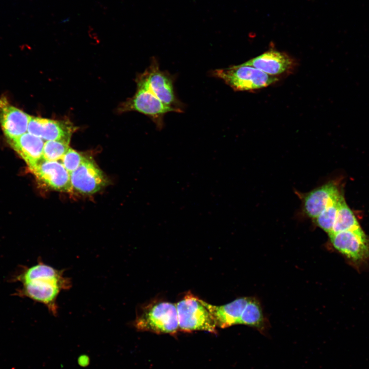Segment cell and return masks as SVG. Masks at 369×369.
<instances>
[{"label": "cell", "instance_id": "cell-8", "mask_svg": "<svg viewBox=\"0 0 369 369\" xmlns=\"http://www.w3.org/2000/svg\"><path fill=\"white\" fill-rule=\"evenodd\" d=\"M70 180L73 189L85 194L97 192L107 183L105 176L94 160L86 157L70 174Z\"/></svg>", "mask_w": 369, "mask_h": 369}, {"label": "cell", "instance_id": "cell-3", "mask_svg": "<svg viewBox=\"0 0 369 369\" xmlns=\"http://www.w3.org/2000/svg\"><path fill=\"white\" fill-rule=\"evenodd\" d=\"M179 330L216 332L217 325L206 301L188 292L176 303Z\"/></svg>", "mask_w": 369, "mask_h": 369}, {"label": "cell", "instance_id": "cell-2", "mask_svg": "<svg viewBox=\"0 0 369 369\" xmlns=\"http://www.w3.org/2000/svg\"><path fill=\"white\" fill-rule=\"evenodd\" d=\"M140 331L173 334L179 331L176 304L154 300L139 309L134 323Z\"/></svg>", "mask_w": 369, "mask_h": 369}, {"label": "cell", "instance_id": "cell-16", "mask_svg": "<svg viewBox=\"0 0 369 369\" xmlns=\"http://www.w3.org/2000/svg\"><path fill=\"white\" fill-rule=\"evenodd\" d=\"M239 324L253 327L260 332H265L266 328V320L257 300L249 298L241 315Z\"/></svg>", "mask_w": 369, "mask_h": 369}, {"label": "cell", "instance_id": "cell-13", "mask_svg": "<svg viewBox=\"0 0 369 369\" xmlns=\"http://www.w3.org/2000/svg\"><path fill=\"white\" fill-rule=\"evenodd\" d=\"M263 72L276 76L286 72L293 66L292 59L286 54L270 50L243 63Z\"/></svg>", "mask_w": 369, "mask_h": 369}, {"label": "cell", "instance_id": "cell-18", "mask_svg": "<svg viewBox=\"0 0 369 369\" xmlns=\"http://www.w3.org/2000/svg\"><path fill=\"white\" fill-rule=\"evenodd\" d=\"M341 195L340 192L335 196L325 209L314 219L317 225L328 234L332 231L337 216L339 200Z\"/></svg>", "mask_w": 369, "mask_h": 369}, {"label": "cell", "instance_id": "cell-4", "mask_svg": "<svg viewBox=\"0 0 369 369\" xmlns=\"http://www.w3.org/2000/svg\"><path fill=\"white\" fill-rule=\"evenodd\" d=\"M214 76L223 80L235 91H250L268 87L278 80L276 76L269 75L244 64L216 69Z\"/></svg>", "mask_w": 369, "mask_h": 369}, {"label": "cell", "instance_id": "cell-10", "mask_svg": "<svg viewBox=\"0 0 369 369\" xmlns=\"http://www.w3.org/2000/svg\"><path fill=\"white\" fill-rule=\"evenodd\" d=\"M40 181L53 190L64 192H72L70 174L58 161L42 160L31 171Z\"/></svg>", "mask_w": 369, "mask_h": 369}, {"label": "cell", "instance_id": "cell-5", "mask_svg": "<svg viewBox=\"0 0 369 369\" xmlns=\"http://www.w3.org/2000/svg\"><path fill=\"white\" fill-rule=\"evenodd\" d=\"M137 90L135 95L121 107L122 111H135L148 116L161 130L163 127L165 115L170 112H179L159 99L147 85L138 78Z\"/></svg>", "mask_w": 369, "mask_h": 369}, {"label": "cell", "instance_id": "cell-12", "mask_svg": "<svg viewBox=\"0 0 369 369\" xmlns=\"http://www.w3.org/2000/svg\"><path fill=\"white\" fill-rule=\"evenodd\" d=\"M340 192L336 183L329 182L306 193H298V195L302 200L304 213L314 219Z\"/></svg>", "mask_w": 369, "mask_h": 369}, {"label": "cell", "instance_id": "cell-7", "mask_svg": "<svg viewBox=\"0 0 369 369\" xmlns=\"http://www.w3.org/2000/svg\"><path fill=\"white\" fill-rule=\"evenodd\" d=\"M138 79L163 103L181 112L180 103L174 93L172 78L159 69L156 59L152 58L150 66Z\"/></svg>", "mask_w": 369, "mask_h": 369}, {"label": "cell", "instance_id": "cell-15", "mask_svg": "<svg viewBox=\"0 0 369 369\" xmlns=\"http://www.w3.org/2000/svg\"><path fill=\"white\" fill-rule=\"evenodd\" d=\"M249 298H237L228 304L216 306L206 302V304L213 316L217 327L225 328L240 323L242 312Z\"/></svg>", "mask_w": 369, "mask_h": 369}, {"label": "cell", "instance_id": "cell-20", "mask_svg": "<svg viewBox=\"0 0 369 369\" xmlns=\"http://www.w3.org/2000/svg\"><path fill=\"white\" fill-rule=\"evenodd\" d=\"M86 156L70 148L61 159V163L70 174L81 165Z\"/></svg>", "mask_w": 369, "mask_h": 369}, {"label": "cell", "instance_id": "cell-17", "mask_svg": "<svg viewBox=\"0 0 369 369\" xmlns=\"http://www.w3.org/2000/svg\"><path fill=\"white\" fill-rule=\"evenodd\" d=\"M360 228L361 227L356 217L347 206L342 194L339 200L337 216L331 233L354 230Z\"/></svg>", "mask_w": 369, "mask_h": 369}, {"label": "cell", "instance_id": "cell-6", "mask_svg": "<svg viewBox=\"0 0 369 369\" xmlns=\"http://www.w3.org/2000/svg\"><path fill=\"white\" fill-rule=\"evenodd\" d=\"M329 235L335 249L354 263L361 264L369 259V239L361 228Z\"/></svg>", "mask_w": 369, "mask_h": 369}, {"label": "cell", "instance_id": "cell-1", "mask_svg": "<svg viewBox=\"0 0 369 369\" xmlns=\"http://www.w3.org/2000/svg\"><path fill=\"white\" fill-rule=\"evenodd\" d=\"M57 270L42 261L27 268L17 277L23 284L19 295L45 304L49 312L56 316L57 297L61 291L69 289L71 282Z\"/></svg>", "mask_w": 369, "mask_h": 369}, {"label": "cell", "instance_id": "cell-19", "mask_svg": "<svg viewBox=\"0 0 369 369\" xmlns=\"http://www.w3.org/2000/svg\"><path fill=\"white\" fill-rule=\"evenodd\" d=\"M69 143L58 140H48L44 143L42 159L47 161L61 160L70 148Z\"/></svg>", "mask_w": 369, "mask_h": 369}, {"label": "cell", "instance_id": "cell-9", "mask_svg": "<svg viewBox=\"0 0 369 369\" xmlns=\"http://www.w3.org/2000/svg\"><path fill=\"white\" fill-rule=\"evenodd\" d=\"M75 128L68 120H56L31 116L28 126L29 133L42 139L69 143Z\"/></svg>", "mask_w": 369, "mask_h": 369}, {"label": "cell", "instance_id": "cell-11", "mask_svg": "<svg viewBox=\"0 0 369 369\" xmlns=\"http://www.w3.org/2000/svg\"><path fill=\"white\" fill-rule=\"evenodd\" d=\"M31 116L11 105L5 97H0V124L9 140L26 133Z\"/></svg>", "mask_w": 369, "mask_h": 369}, {"label": "cell", "instance_id": "cell-14", "mask_svg": "<svg viewBox=\"0 0 369 369\" xmlns=\"http://www.w3.org/2000/svg\"><path fill=\"white\" fill-rule=\"evenodd\" d=\"M9 144L28 165L30 171L42 160L44 143L42 138L26 133Z\"/></svg>", "mask_w": 369, "mask_h": 369}]
</instances>
